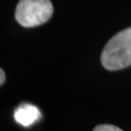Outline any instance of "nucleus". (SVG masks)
<instances>
[{"mask_svg": "<svg viewBox=\"0 0 131 131\" xmlns=\"http://www.w3.org/2000/svg\"><path fill=\"white\" fill-rule=\"evenodd\" d=\"M101 63L110 71L131 65V27L118 32L109 40L101 53Z\"/></svg>", "mask_w": 131, "mask_h": 131, "instance_id": "f257e3e1", "label": "nucleus"}, {"mask_svg": "<svg viewBox=\"0 0 131 131\" xmlns=\"http://www.w3.org/2000/svg\"><path fill=\"white\" fill-rule=\"evenodd\" d=\"M53 7L51 0H19L15 18L21 26L33 27L51 19Z\"/></svg>", "mask_w": 131, "mask_h": 131, "instance_id": "f03ea898", "label": "nucleus"}, {"mask_svg": "<svg viewBox=\"0 0 131 131\" xmlns=\"http://www.w3.org/2000/svg\"><path fill=\"white\" fill-rule=\"evenodd\" d=\"M41 117L38 108L31 104L20 105L14 113L15 121L23 126H30Z\"/></svg>", "mask_w": 131, "mask_h": 131, "instance_id": "7ed1b4c3", "label": "nucleus"}, {"mask_svg": "<svg viewBox=\"0 0 131 131\" xmlns=\"http://www.w3.org/2000/svg\"><path fill=\"white\" fill-rule=\"evenodd\" d=\"M93 131H123L119 127L112 124H101L94 128Z\"/></svg>", "mask_w": 131, "mask_h": 131, "instance_id": "20e7f679", "label": "nucleus"}, {"mask_svg": "<svg viewBox=\"0 0 131 131\" xmlns=\"http://www.w3.org/2000/svg\"><path fill=\"white\" fill-rule=\"evenodd\" d=\"M5 82V73L3 69H0V84H3Z\"/></svg>", "mask_w": 131, "mask_h": 131, "instance_id": "39448f33", "label": "nucleus"}]
</instances>
